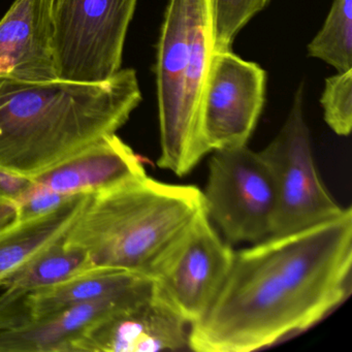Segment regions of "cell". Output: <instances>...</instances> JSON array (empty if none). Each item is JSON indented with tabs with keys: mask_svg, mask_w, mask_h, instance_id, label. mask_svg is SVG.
<instances>
[{
	"mask_svg": "<svg viewBox=\"0 0 352 352\" xmlns=\"http://www.w3.org/2000/svg\"><path fill=\"white\" fill-rule=\"evenodd\" d=\"M189 331L190 324L153 292L92 325L72 352L190 351Z\"/></svg>",
	"mask_w": 352,
	"mask_h": 352,
	"instance_id": "30bf717a",
	"label": "cell"
},
{
	"mask_svg": "<svg viewBox=\"0 0 352 352\" xmlns=\"http://www.w3.org/2000/svg\"><path fill=\"white\" fill-rule=\"evenodd\" d=\"M65 236L30 259L7 280L3 287L38 292L58 285L94 267L83 250L65 245Z\"/></svg>",
	"mask_w": 352,
	"mask_h": 352,
	"instance_id": "2e32d148",
	"label": "cell"
},
{
	"mask_svg": "<svg viewBox=\"0 0 352 352\" xmlns=\"http://www.w3.org/2000/svg\"><path fill=\"white\" fill-rule=\"evenodd\" d=\"M234 258L204 209L160 251L147 275L154 294L191 325L213 304Z\"/></svg>",
	"mask_w": 352,
	"mask_h": 352,
	"instance_id": "8992f818",
	"label": "cell"
},
{
	"mask_svg": "<svg viewBox=\"0 0 352 352\" xmlns=\"http://www.w3.org/2000/svg\"><path fill=\"white\" fill-rule=\"evenodd\" d=\"M145 176L137 154L113 133L32 179L38 186L73 197L102 192Z\"/></svg>",
	"mask_w": 352,
	"mask_h": 352,
	"instance_id": "4fadbf2b",
	"label": "cell"
},
{
	"mask_svg": "<svg viewBox=\"0 0 352 352\" xmlns=\"http://www.w3.org/2000/svg\"><path fill=\"white\" fill-rule=\"evenodd\" d=\"M34 179L0 168V201H17L34 186Z\"/></svg>",
	"mask_w": 352,
	"mask_h": 352,
	"instance_id": "44dd1931",
	"label": "cell"
},
{
	"mask_svg": "<svg viewBox=\"0 0 352 352\" xmlns=\"http://www.w3.org/2000/svg\"><path fill=\"white\" fill-rule=\"evenodd\" d=\"M71 197L49 190L34 183V186L16 201V220H30L46 215L65 205Z\"/></svg>",
	"mask_w": 352,
	"mask_h": 352,
	"instance_id": "ffe728a7",
	"label": "cell"
},
{
	"mask_svg": "<svg viewBox=\"0 0 352 352\" xmlns=\"http://www.w3.org/2000/svg\"><path fill=\"white\" fill-rule=\"evenodd\" d=\"M203 0H168L157 45L160 152L157 164L179 177L210 153L191 126L185 107L187 71L193 54L192 30Z\"/></svg>",
	"mask_w": 352,
	"mask_h": 352,
	"instance_id": "52a82bcc",
	"label": "cell"
},
{
	"mask_svg": "<svg viewBox=\"0 0 352 352\" xmlns=\"http://www.w3.org/2000/svg\"><path fill=\"white\" fill-rule=\"evenodd\" d=\"M204 209L197 186L142 177L91 195L65 243L83 250L94 267L147 275L160 251Z\"/></svg>",
	"mask_w": 352,
	"mask_h": 352,
	"instance_id": "3957f363",
	"label": "cell"
},
{
	"mask_svg": "<svg viewBox=\"0 0 352 352\" xmlns=\"http://www.w3.org/2000/svg\"><path fill=\"white\" fill-rule=\"evenodd\" d=\"M302 100L304 85L300 84L283 126L258 152L275 190L271 236L311 228L338 217L345 210L331 197L317 170Z\"/></svg>",
	"mask_w": 352,
	"mask_h": 352,
	"instance_id": "277c9868",
	"label": "cell"
},
{
	"mask_svg": "<svg viewBox=\"0 0 352 352\" xmlns=\"http://www.w3.org/2000/svg\"><path fill=\"white\" fill-rule=\"evenodd\" d=\"M308 54L338 73L352 69V0H333L322 28L309 44Z\"/></svg>",
	"mask_w": 352,
	"mask_h": 352,
	"instance_id": "e0dca14e",
	"label": "cell"
},
{
	"mask_svg": "<svg viewBox=\"0 0 352 352\" xmlns=\"http://www.w3.org/2000/svg\"><path fill=\"white\" fill-rule=\"evenodd\" d=\"M57 1H59V0H52V5H54V3H56Z\"/></svg>",
	"mask_w": 352,
	"mask_h": 352,
	"instance_id": "7402d4cb",
	"label": "cell"
},
{
	"mask_svg": "<svg viewBox=\"0 0 352 352\" xmlns=\"http://www.w3.org/2000/svg\"><path fill=\"white\" fill-rule=\"evenodd\" d=\"M203 192L205 209L232 244L261 242L271 236L275 190L258 152L248 146L212 151Z\"/></svg>",
	"mask_w": 352,
	"mask_h": 352,
	"instance_id": "ba28073f",
	"label": "cell"
},
{
	"mask_svg": "<svg viewBox=\"0 0 352 352\" xmlns=\"http://www.w3.org/2000/svg\"><path fill=\"white\" fill-rule=\"evenodd\" d=\"M320 104L331 131L348 137L352 129V69L325 80Z\"/></svg>",
	"mask_w": 352,
	"mask_h": 352,
	"instance_id": "d6986e66",
	"label": "cell"
},
{
	"mask_svg": "<svg viewBox=\"0 0 352 352\" xmlns=\"http://www.w3.org/2000/svg\"><path fill=\"white\" fill-rule=\"evenodd\" d=\"M149 280L151 278L145 274L94 267L53 287L23 292V327L69 307L126 292Z\"/></svg>",
	"mask_w": 352,
	"mask_h": 352,
	"instance_id": "9a60e30c",
	"label": "cell"
},
{
	"mask_svg": "<svg viewBox=\"0 0 352 352\" xmlns=\"http://www.w3.org/2000/svg\"><path fill=\"white\" fill-rule=\"evenodd\" d=\"M91 195H74L55 211L0 228V286L41 251L60 240L75 223Z\"/></svg>",
	"mask_w": 352,
	"mask_h": 352,
	"instance_id": "5bb4252c",
	"label": "cell"
},
{
	"mask_svg": "<svg viewBox=\"0 0 352 352\" xmlns=\"http://www.w3.org/2000/svg\"><path fill=\"white\" fill-rule=\"evenodd\" d=\"M138 0H59L52 5L53 46L61 81L102 83L121 69Z\"/></svg>",
	"mask_w": 352,
	"mask_h": 352,
	"instance_id": "5b68a950",
	"label": "cell"
},
{
	"mask_svg": "<svg viewBox=\"0 0 352 352\" xmlns=\"http://www.w3.org/2000/svg\"><path fill=\"white\" fill-rule=\"evenodd\" d=\"M270 0H209L213 52L232 50L234 38Z\"/></svg>",
	"mask_w": 352,
	"mask_h": 352,
	"instance_id": "ac0fdd59",
	"label": "cell"
},
{
	"mask_svg": "<svg viewBox=\"0 0 352 352\" xmlns=\"http://www.w3.org/2000/svg\"><path fill=\"white\" fill-rule=\"evenodd\" d=\"M0 78L30 83L59 80L52 0H15L0 20Z\"/></svg>",
	"mask_w": 352,
	"mask_h": 352,
	"instance_id": "8fae6325",
	"label": "cell"
},
{
	"mask_svg": "<svg viewBox=\"0 0 352 352\" xmlns=\"http://www.w3.org/2000/svg\"><path fill=\"white\" fill-rule=\"evenodd\" d=\"M141 102L133 69L102 83L0 78V168L34 178L116 133Z\"/></svg>",
	"mask_w": 352,
	"mask_h": 352,
	"instance_id": "7a4b0ae2",
	"label": "cell"
},
{
	"mask_svg": "<svg viewBox=\"0 0 352 352\" xmlns=\"http://www.w3.org/2000/svg\"><path fill=\"white\" fill-rule=\"evenodd\" d=\"M265 72L230 51L212 53L201 104L209 152L247 145L265 104Z\"/></svg>",
	"mask_w": 352,
	"mask_h": 352,
	"instance_id": "9c48e42d",
	"label": "cell"
},
{
	"mask_svg": "<svg viewBox=\"0 0 352 352\" xmlns=\"http://www.w3.org/2000/svg\"><path fill=\"white\" fill-rule=\"evenodd\" d=\"M352 292V209L234 252L189 349L250 352L272 347L320 322Z\"/></svg>",
	"mask_w": 352,
	"mask_h": 352,
	"instance_id": "6da1fadb",
	"label": "cell"
},
{
	"mask_svg": "<svg viewBox=\"0 0 352 352\" xmlns=\"http://www.w3.org/2000/svg\"><path fill=\"white\" fill-rule=\"evenodd\" d=\"M152 292L151 279L126 292L63 309L19 329L0 331V352H72L74 343L92 325L145 300Z\"/></svg>",
	"mask_w": 352,
	"mask_h": 352,
	"instance_id": "7c38bea8",
	"label": "cell"
}]
</instances>
